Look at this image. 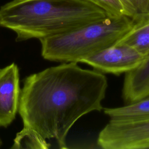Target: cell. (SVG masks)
I'll return each mask as SVG.
<instances>
[{"label": "cell", "instance_id": "1", "mask_svg": "<svg viewBox=\"0 0 149 149\" xmlns=\"http://www.w3.org/2000/svg\"><path fill=\"white\" fill-rule=\"evenodd\" d=\"M107 87L102 73L64 62L26 78L18 111L24 126L66 148V137L74 124L84 115L102 109Z\"/></svg>", "mask_w": 149, "mask_h": 149}, {"label": "cell", "instance_id": "2", "mask_svg": "<svg viewBox=\"0 0 149 149\" xmlns=\"http://www.w3.org/2000/svg\"><path fill=\"white\" fill-rule=\"evenodd\" d=\"M107 17L87 0H13L0 8V25L15 31L18 41L40 40Z\"/></svg>", "mask_w": 149, "mask_h": 149}, {"label": "cell", "instance_id": "3", "mask_svg": "<svg viewBox=\"0 0 149 149\" xmlns=\"http://www.w3.org/2000/svg\"><path fill=\"white\" fill-rule=\"evenodd\" d=\"M134 23L126 16H108L66 32L40 38L42 56L54 62H80L116 44Z\"/></svg>", "mask_w": 149, "mask_h": 149}, {"label": "cell", "instance_id": "4", "mask_svg": "<svg viewBox=\"0 0 149 149\" xmlns=\"http://www.w3.org/2000/svg\"><path fill=\"white\" fill-rule=\"evenodd\" d=\"M97 144L103 149L149 148V119L129 122L109 120L99 133Z\"/></svg>", "mask_w": 149, "mask_h": 149}, {"label": "cell", "instance_id": "5", "mask_svg": "<svg viewBox=\"0 0 149 149\" xmlns=\"http://www.w3.org/2000/svg\"><path fill=\"white\" fill-rule=\"evenodd\" d=\"M134 48L116 43L81 61L102 73L120 75L137 68L145 58Z\"/></svg>", "mask_w": 149, "mask_h": 149}, {"label": "cell", "instance_id": "6", "mask_svg": "<svg viewBox=\"0 0 149 149\" xmlns=\"http://www.w3.org/2000/svg\"><path fill=\"white\" fill-rule=\"evenodd\" d=\"M21 90L19 69L15 63L0 70V127H7L18 111Z\"/></svg>", "mask_w": 149, "mask_h": 149}, {"label": "cell", "instance_id": "7", "mask_svg": "<svg viewBox=\"0 0 149 149\" xmlns=\"http://www.w3.org/2000/svg\"><path fill=\"white\" fill-rule=\"evenodd\" d=\"M149 97V54L133 70L125 73L122 98L125 104Z\"/></svg>", "mask_w": 149, "mask_h": 149}, {"label": "cell", "instance_id": "8", "mask_svg": "<svg viewBox=\"0 0 149 149\" xmlns=\"http://www.w3.org/2000/svg\"><path fill=\"white\" fill-rule=\"evenodd\" d=\"M104 113L111 121L117 122H135L149 119V97L126 104L116 108H107Z\"/></svg>", "mask_w": 149, "mask_h": 149}, {"label": "cell", "instance_id": "9", "mask_svg": "<svg viewBox=\"0 0 149 149\" xmlns=\"http://www.w3.org/2000/svg\"><path fill=\"white\" fill-rule=\"evenodd\" d=\"M117 43L128 45L141 54H149V17L135 22L130 30Z\"/></svg>", "mask_w": 149, "mask_h": 149}, {"label": "cell", "instance_id": "10", "mask_svg": "<svg viewBox=\"0 0 149 149\" xmlns=\"http://www.w3.org/2000/svg\"><path fill=\"white\" fill-rule=\"evenodd\" d=\"M50 144L44 137L33 129L23 126V128L16 134L11 148L22 149H48Z\"/></svg>", "mask_w": 149, "mask_h": 149}, {"label": "cell", "instance_id": "11", "mask_svg": "<svg viewBox=\"0 0 149 149\" xmlns=\"http://www.w3.org/2000/svg\"><path fill=\"white\" fill-rule=\"evenodd\" d=\"M125 16L134 22L149 17V0H119Z\"/></svg>", "mask_w": 149, "mask_h": 149}, {"label": "cell", "instance_id": "12", "mask_svg": "<svg viewBox=\"0 0 149 149\" xmlns=\"http://www.w3.org/2000/svg\"><path fill=\"white\" fill-rule=\"evenodd\" d=\"M104 10L108 17L125 16L123 7L119 0H87Z\"/></svg>", "mask_w": 149, "mask_h": 149}, {"label": "cell", "instance_id": "13", "mask_svg": "<svg viewBox=\"0 0 149 149\" xmlns=\"http://www.w3.org/2000/svg\"><path fill=\"white\" fill-rule=\"evenodd\" d=\"M1 144H2V142H1V139H0V147L1 146Z\"/></svg>", "mask_w": 149, "mask_h": 149}]
</instances>
